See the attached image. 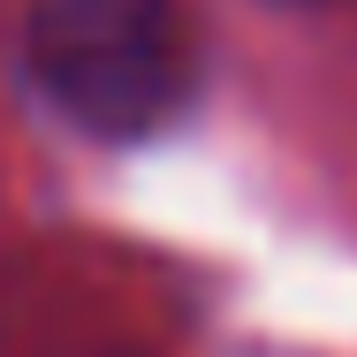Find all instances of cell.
<instances>
[{
  "mask_svg": "<svg viewBox=\"0 0 357 357\" xmlns=\"http://www.w3.org/2000/svg\"><path fill=\"white\" fill-rule=\"evenodd\" d=\"M23 69L84 137L137 144L198 91V46L175 0H31Z\"/></svg>",
  "mask_w": 357,
  "mask_h": 357,
  "instance_id": "1",
  "label": "cell"
},
{
  "mask_svg": "<svg viewBox=\"0 0 357 357\" xmlns=\"http://www.w3.org/2000/svg\"><path fill=\"white\" fill-rule=\"evenodd\" d=\"M296 8H319V0H296Z\"/></svg>",
  "mask_w": 357,
  "mask_h": 357,
  "instance_id": "2",
  "label": "cell"
}]
</instances>
